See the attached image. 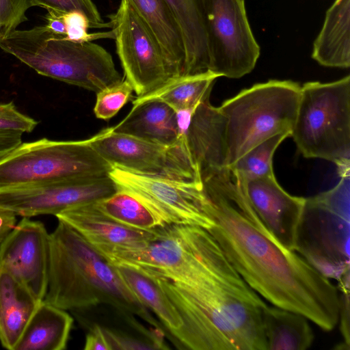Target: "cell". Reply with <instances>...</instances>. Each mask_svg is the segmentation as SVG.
Returning <instances> with one entry per match:
<instances>
[{"label":"cell","instance_id":"obj_12","mask_svg":"<svg viewBox=\"0 0 350 350\" xmlns=\"http://www.w3.org/2000/svg\"><path fill=\"white\" fill-rule=\"evenodd\" d=\"M109 18L125 79L137 97L150 94L178 77L153 33L128 0H121L116 12Z\"/></svg>","mask_w":350,"mask_h":350},{"label":"cell","instance_id":"obj_18","mask_svg":"<svg viewBox=\"0 0 350 350\" xmlns=\"http://www.w3.org/2000/svg\"><path fill=\"white\" fill-rule=\"evenodd\" d=\"M224 129V117L209 100L196 107L185 139L200 175L204 171L226 166Z\"/></svg>","mask_w":350,"mask_h":350},{"label":"cell","instance_id":"obj_32","mask_svg":"<svg viewBox=\"0 0 350 350\" xmlns=\"http://www.w3.org/2000/svg\"><path fill=\"white\" fill-rule=\"evenodd\" d=\"M62 18L65 25L66 40L76 42H88L101 38L114 39L115 35L111 29L109 31L91 33L88 31L93 28L91 22L82 13L79 12H62Z\"/></svg>","mask_w":350,"mask_h":350},{"label":"cell","instance_id":"obj_15","mask_svg":"<svg viewBox=\"0 0 350 350\" xmlns=\"http://www.w3.org/2000/svg\"><path fill=\"white\" fill-rule=\"evenodd\" d=\"M49 262V234L44 224L23 217L0 244V266L42 301L47 289Z\"/></svg>","mask_w":350,"mask_h":350},{"label":"cell","instance_id":"obj_8","mask_svg":"<svg viewBox=\"0 0 350 350\" xmlns=\"http://www.w3.org/2000/svg\"><path fill=\"white\" fill-rule=\"evenodd\" d=\"M332 189L306 198L295 252L327 278L350 269V181L340 176Z\"/></svg>","mask_w":350,"mask_h":350},{"label":"cell","instance_id":"obj_36","mask_svg":"<svg viewBox=\"0 0 350 350\" xmlns=\"http://www.w3.org/2000/svg\"><path fill=\"white\" fill-rule=\"evenodd\" d=\"M85 350H110L102 326L94 325L86 335Z\"/></svg>","mask_w":350,"mask_h":350},{"label":"cell","instance_id":"obj_28","mask_svg":"<svg viewBox=\"0 0 350 350\" xmlns=\"http://www.w3.org/2000/svg\"><path fill=\"white\" fill-rule=\"evenodd\" d=\"M95 204L107 216L131 228L151 230L166 225L138 198L122 188Z\"/></svg>","mask_w":350,"mask_h":350},{"label":"cell","instance_id":"obj_27","mask_svg":"<svg viewBox=\"0 0 350 350\" xmlns=\"http://www.w3.org/2000/svg\"><path fill=\"white\" fill-rule=\"evenodd\" d=\"M218 77L210 70L179 76L150 94L136 96L132 104L135 105L154 99L166 103L175 111L193 110L200 103L209 100L213 84Z\"/></svg>","mask_w":350,"mask_h":350},{"label":"cell","instance_id":"obj_10","mask_svg":"<svg viewBox=\"0 0 350 350\" xmlns=\"http://www.w3.org/2000/svg\"><path fill=\"white\" fill-rule=\"evenodd\" d=\"M208 70L239 79L251 72L260 53L245 0H204Z\"/></svg>","mask_w":350,"mask_h":350},{"label":"cell","instance_id":"obj_21","mask_svg":"<svg viewBox=\"0 0 350 350\" xmlns=\"http://www.w3.org/2000/svg\"><path fill=\"white\" fill-rule=\"evenodd\" d=\"M312 57L320 65L350 66V0H335L313 43Z\"/></svg>","mask_w":350,"mask_h":350},{"label":"cell","instance_id":"obj_29","mask_svg":"<svg viewBox=\"0 0 350 350\" xmlns=\"http://www.w3.org/2000/svg\"><path fill=\"white\" fill-rule=\"evenodd\" d=\"M288 137H291L289 133H283L261 142L229 167L242 181L274 175V153L280 144Z\"/></svg>","mask_w":350,"mask_h":350},{"label":"cell","instance_id":"obj_37","mask_svg":"<svg viewBox=\"0 0 350 350\" xmlns=\"http://www.w3.org/2000/svg\"><path fill=\"white\" fill-rule=\"evenodd\" d=\"M16 216L13 211L0 206V244L17 224Z\"/></svg>","mask_w":350,"mask_h":350},{"label":"cell","instance_id":"obj_13","mask_svg":"<svg viewBox=\"0 0 350 350\" xmlns=\"http://www.w3.org/2000/svg\"><path fill=\"white\" fill-rule=\"evenodd\" d=\"M109 175L119 188L135 195L165 224L207 228V198L202 183L143 175L116 166Z\"/></svg>","mask_w":350,"mask_h":350},{"label":"cell","instance_id":"obj_16","mask_svg":"<svg viewBox=\"0 0 350 350\" xmlns=\"http://www.w3.org/2000/svg\"><path fill=\"white\" fill-rule=\"evenodd\" d=\"M241 183L251 207L267 230L281 246L295 251L306 198L287 193L275 175Z\"/></svg>","mask_w":350,"mask_h":350},{"label":"cell","instance_id":"obj_22","mask_svg":"<svg viewBox=\"0 0 350 350\" xmlns=\"http://www.w3.org/2000/svg\"><path fill=\"white\" fill-rule=\"evenodd\" d=\"M182 34L185 49L183 75L208 70L204 0H164Z\"/></svg>","mask_w":350,"mask_h":350},{"label":"cell","instance_id":"obj_20","mask_svg":"<svg viewBox=\"0 0 350 350\" xmlns=\"http://www.w3.org/2000/svg\"><path fill=\"white\" fill-rule=\"evenodd\" d=\"M40 301L19 280L0 266V342L4 348L14 350Z\"/></svg>","mask_w":350,"mask_h":350},{"label":"cell","instance_id":"obj_4","mask_svg":"<svg viewBox=\"0 0 350 350\" xmlns=\"http://www.w3.org/2000/svg\"><path fill=\"white\" fill-rule=\"evenodd\" d=\"M0 49L39 75L96 93L123 79L103 46L66 40L44 25L13 30L0 38Z\"/></svg>","mask_w":350,"mask_h":350},{"label":"cell","instance_id":"obj_7","mask_svg":"<svg viewBox=\"0 0 350 350\" xmlns=\"http://www.w3.org/2000/svg\"><path fill=\"white\" fill-rule=\"evenodd\" d=\"M111 263H128L174 282L195 283L228 259L205 229L169 224L157 228L154 239L135 248H117L103 254Z\"/></svg>","mask_w":350,"mask_h":350},{"label":"cell","instance_id":"obj_1","mask_svg":"<svg viewBox=\"0 0 350 350\" xmlns=\"http://www.w3.org/2000/svg\"><path fill=\"white\" fill-rule=\"evenodd\" d=\"M206 229L243 280L273 306L298 312L325 331L338 323L337 288L295 251L281 246L251 207L228 166L200 175Z\"/></svg>","mask_w":350,"mask_h":350},{"label":"cell","instance_id":"obj_31","mask_svg":"<svg viewBox=\"0 0 350 350\" xmlns=\"http://www.w3.org/2000/svg\"><path fill=\"white\" fill-rule=\"evenodd\" d=\"M29 7L38 6L46 10L62 12H79L91 22L94 29L111 28V23H105L92 0H29Z\"/></svg>","mask_w":350,"mask_h":350},{"label":"cell","instance_id":"obj_25","mask_svg":"<svg viewBox=\"0 0 350 350\" xmlns=\"http://www.w3.org/2000/svg\"><path fill=\"white\" fill-rule=\"evenodd\" d=\"M304 315L275 306L266 305L262 323L267 350H305L314 340L313 332Z\"/></svg>","mask_w":350,"mask_h":350},{"label":"cell","instance_id":"obj_6","mask_svg":"<svg viewBox=\"0 0 350 350\" xmlns=\"http://www.w3.org/2000/svg\"><path fill=\"white\" fill-rule=\"evenodd\" d=\"M291 137L306 158L334 163L340 176L349 175L350 76L301 86Z\"/></svg>","mask_w":350,"mask_h":350},{"label":"cell","instance_id":"obj_9","mask_svg":"<svg viewBox=\"0 0 350 350\" xmlns=\"http://www.w3.org/2000/svg\"><path fill=\"white\" fill-rule=\"evenodd\" d=\"M92 139L22 143L0 161V190L109 175L113 166L92 146Z\"/></svg>","mask_w":350,"mask_h":350},{"label":"cell","instance_id":"obj_17","mask_svg":"<svg viewBox=\"0 0 350 350\" xmlns=\"http://www.w3.org/2000/svg\"><path fill=\"white\" fill-rule=\"evenodd\" d=\"M56 217L76 230L101 254L117 248L142 247L157 233V228L143 230L118 223L104 214L95 202L68 208Z\"/></svg>","mask_w":350,"mask_h":350},{"label":"cell","instance_id":"obj_33","mask_svg":"<svg viewBox=\"0 0 350 350\" xmlns=\"http://www.w3.org/2000/svg\"><path fill=\"white\" fill-rule=\"evenodd\" d=\"M29 0H0V38L6 36L27 20Z\"/></svg>","mask_w":350,"mask_h":350},{"label":"cell","instance_id":"obj_34","mask_svg":"<svg viewBox=\"0 0 350 350\" xmlns=\"http://www.w3.org/2000/svg\"><path fill=\"white\" fill-rule=\"evenodd\" d=\"M38 122L19 111L13 102L0 103V131L30 133Z\"/></svg>","mask_w":350,"mask_h":350},{"label":"cell","instance_id":"obj_11","mask_svg":"<svg viewBox=\"0 0 350 350\" xmlns=\"http://www.w3.org/2000/svg\"><path fill=\"white\" fill-rule=\"evenodd\" d=\"M92 146L112 166L143 175L202 183L185 136L163 145L113 131L107 128L93 136Z\"/></svg>","mask_w":350,"mask_h":350},{"label":"cell","instance_id":"obj_19","mask_svg":"<svg viewBox=\"0 0 350 350\" xmlns=\"http://www.w3.org/2000/svg\"><path fill=\"white\" fill-rule=\"evenodd\" d=\"M113 131L163 145L179 139L176 112L159 100H149L133 105L129 113Z\"/></svg>","mask_w":350,"mask_h":350},{"label":"cell","instance_id":"obj_23","mask_svg":"<svg viewBox=\"0 0 350 350\" xmlns=\"http://www.w3.org/2000/svg\"><path fill=\"white\" fill-rule=\"evenodd\" d=\"M73 318L66 310L41 301L25 326L14 350H64Z\"/></svg>","mask_w":350,"mask_h":350},{"label":"cell","instance_id":"obj_14","mask_svg":"<svg viewBox=\"0 0 350 350\" xmlns=\"http://www.w3.org/2000/svg\"><path fill=\"white\" fill-rule=\"evenodd\" d=\"M118 190L109 176L79 178L44 185L0 190V206L17 215L56 216L68 208L95 202Z\"/></svg>","mask_w":350,"mask_h":350},{"label":"cell","instance_id":"obj_30","mask_svg":"<svg viewBox=\"0 0 350 350\" xmlns=\"http://www.w3.org/2000/svg\"><path fill=\"white\" fill-rule=\"evenodd\" d=\"M133 92V86L126 79L98 92L94 107L96 117L104 120L113 118L130 100Z\"/></svg>","mask_w":350,"mask_h":350},{"label":"cell","instance_id":"obj_2","mask_svg":"<svg viewBox=\"0 0 350 350\" xmlns=\"http://www.w3.org/2000/svg\"><path fill=\"white\" fill-rule=\"evenodd\" d=\"M157 280L183 324L170 334L191 350H267L262 312L266 304L229 261L190 284Z\"/></svg>","mask_w":350,"mask_h":350},{"label":"cell","instance_id":"obj_5","mask_svg":"<svg viewBox=\"0 0 350 350\" xmlns=\"http://www.w3.org/2000/svg\"><path fill=\"white\" fill-rule=\"evenodd\" d=\"M300 92L296 82L269 80L243 90L218 107L225 119L226 166L272 136L291 135Z\"/></svg>","mask_w":350,"mask_h":350},{"label":"cell","instance_id":"obj_35","mask_svg":"<svg viewBox=\"0 0 350 350\" xmlns=\"http://www.w3.org/2000/svg\"><path fill=\"white\" fill-rule=\"evenodd\" d=\"M349 274L347 271L338 281L339 284V317L340 329L344 343L349 347Z\"/></svg>","mask_w":350,"mask_h":350},{"label":"cell","instance_id":"obj_26","mask_svg":"<svg viewBox=\"0 0 350 350\" xmlns=\"http://www.w3.org/2000/svg\"><path fill=\"white\" fill-rule=\"evenodd\" d=\"M113 265L130 288L156 314L170 333L182 326L183 322L178 310L154 275L135 265Z\"/></svg>","mask_w":350,"mask_h":350},{"label":"cell","instance_id":"obj_3","mask_svg":"<svg viewBox=\"0 0 350 350\" xmlns=\"http://www.w3.org/2000/svg\"><path fill=\"white\" fill-rule=\"evenodd\" d=\"M44 301L65 310L109 305L158 328L148 308L116 266L64 221L49 234V262Z\"/></svg>","mask_w":350,"mask_h":350},{"label":"cell","instance_id":"obj_24","mask_svg":"<svg viewBox=\"0 0 350 350\" xmlns=\"http://www.w3.org/2000/svg\"><path fill=\"white\" fill-rule=\"evenodd\" d=\"M159 42L176 75L184 74L185 49L180 28L164 0H128Z\"/></svg>","mask_w":350,"mask_h":350}]
</instances>
